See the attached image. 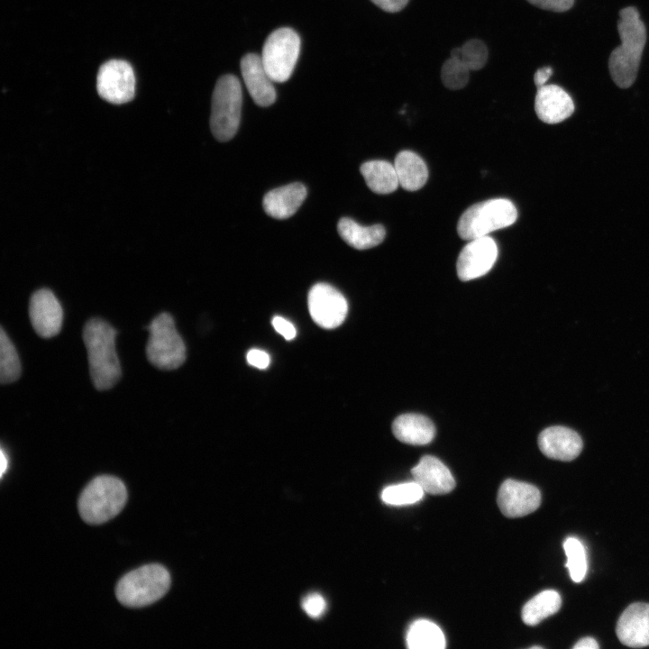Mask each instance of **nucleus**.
Instances as JSON below:
<instances>
[{
	"label": "nucleus",
	"mask_w": 649,
	"mask_h": 649,
	"mask_svg": "<svg viewBox=\"0 0 649 649\" xmlns=\"http://www.w3.org/2000/svg\"><path fill=\"white\" fill-rule=\"evenodd\" d=\"M617 31L621 43L609 55L608 70L618 87L628 88L636 79L647 40L646 27L636 7L620 10Z\"/></svg>",
	"instance_id": "1"
},
{
	"label": "nucleus",
	"mask_w": 649,
	"mask_h": 649,
	"mask_svg": "<svg viewBox=\"0 0 649 649\" xmlns=\"http://www.w3.org/2000/svg\"><path fill=\"white\" fill-rule=\"evenodd\" d=\"M115 335L116 331L100 318L90 319L83 330L91 379L98 390L109 389L121 377Z\"/></svg>",
	"instance_id": "2"
},
{
	"label": "nucleus",
	"mask_w": 649,
	"mask_h": 649,
	"mask_svg": "<svg viewBox=\"0 0 649 649\" xmlns=\"http://www.w3.org/2000/svg\"><path fill=\"white\" fill-rule=\"evenodd\" d=\"M127 501V489L118 478L102 475L92 480L81 492L78 507L82 519L100 525L117 516Z\"/></svg>",
	"instance_id": "3"
},
{
	"label": "nucleus",
	"mask_w": 649,
	"mask_h": 649,
	"mask_svg": "<svg viewBox=\"0 0 649 649\" xmlns=\"http://www.w3.org/2000/svg\"><path fill=\"white\" fill-rule=\"evenodd\" d=\"M170 587V575L160 564H147L125 574L118 581L115 595L128 608L149 606L161 599Z\"/></svg>",
	"instance_id": "4"
},
{
	"label": "nucleus",
	"mask_w": 649,
	"mask_h": 649,
	"mask_svg": "<svg viewBox=\"0 0 649 649\" xmlns=\"http://www.w3.org/2000/svg\"><path fill=\"white\" fill-rule=\"evenodd\" d=\"M517 218L515 205L506 198L489 199L469 207L457 224L459 236L472 240L513 224Z\"/></svg>",
	"instance_id": "5"
},
{
	"label": "nucleus",
	"mask_w": 649,
	"mask_h": 649,
	"mask_svg": "<svg viewBox=\"0 0 649 649\" xmlns=\"http://www.w3.org/2000/svg\"><path fill=\"white\" fill-rule=\"evenodd\" d=\"M242 103L239 79L231 74L217 80L212 96L210 126L215 139L231 140L237 133Z\"/></svg>",
	"instance_id": "6"
},
{
	"label": "nucleus",
	"mask_w": 649,
	"mask_h": 649,
	"mask_svg": "<svg viewBox=\"0 0 649 649\" xmlns=\"http://www.w3.org/2000/svg\"><path fill=\"white\" fill-rule=\"evenodd\" d=\"M146 346L149 361L161 370H175L186 360V346L178 334L172 316L168 313L157 315L148 326Z\"/></svg>",
	"instance_id": "7"
},
{
	"label": "nucleus",
	"mask_w": 649,
	"mask_h": 649,
	"mask_svg": "<svg viewBox=\"0 0 649 649\" xmlns=\"http://www.w3.org/2000/svg\"><path fill=\"white\" fill-rule=\"evenodd\" d=\"M299 51L300 38L291 28H279L268 36L261 58L273 82H285L290 78Z\"/></svg>",
	"instance_id": "8"
},
{
	"label": "nucleus",
	"mask_w": 649,
	"mask_h": 649,
	"mask_svg": "<svg viewBox=\"0 0 649 649\" xmlns=\"http://www.w3.org/2000/svg\"><path fill=\"white\" fill-rule=\"evenodd\" d=\"M488 57L487 46L478 39L469 40L462 46L453 49L441 69L443 84L452 90L463 88L469 82L470 71L482 69Z\"/></svg>",
	"instance_id": "9"
},
{
	"label": "nucleus",
	"mask_w": 649,
	"mask_h": 649,
	"mask_svg": "<svg viewBox=\"0 0 649 649\" xmlns=\"http://www.w3.org/2000/svg\"><path fill=\"white\" fill-rule=\"evenodd\" d=\"M96 89L105 101L120 105L131 101L135 93V77L125 60L111 59L101 65L96 78Z\"/></svg>",
	"instance_id": "10"
},
{
	"label": "nucleus",
	"mask_w": 649,
	"mask_h": 649,
	"mask_svg": "<svg viewBox=\"0 0 649 649\" xmlns=\"http://www.w3.org/2000/svg\"><path fill=\"white\" fill-rule=\"evenodd\" d=\"M307 305L313 321L324 329L341 325L348 313L343 295L326 283H317L310 288Z\"/></svg>",
	"instance_id": "11"
},
{
	"label": "nucleus",
	"mask_w": 649,
	"mask_h": 649,
	"mask_svg": "<svg viewBox=\"0 0 649 649\" xmlns=\"http://www.w3.org/2000/svg\"><path fill=\"white\" fill-rule=\"evenodd\" d=\"M498 245L489 236L470 240L461 251L456 270L462 281L478 279L488 273L498 258Z\"/></svg>",
	"instance_id": "12"
},
{
	"label": "nucleus",
	"mask_w": 649,
	"mask_h": 649,
	"mask_svg": "<svg viewBox=\"0 0 649 649\" xmlns=\"http://www.w3.org/2000/svg\"><path fill=\"white\" fill-rule=\"evenodd\" d=\"M497 502L500 511L507 517H520L539 507L541 493L532 484L507 479L498 489Z\"/></svg>",
	"instance_id": "13"
},
{
	"label": "nucleus",
	"mask_w": 649,
	"mask_h": 649,
	"mask_svg": "<svg viewBox=\"0 0 649 649\" xmlns=\"http://www.w3.org/2000/svg\"><path fill=\"white\" fill-rule=\"evenodd\" d=\"M29 315L32 327L40 336L50 338L59 333L63 311L50 290L41 288L33 293L30 300Z\"/></svg>",
	"instance_id": "14"
},
{
	"label": "nucleus",
	"mask_w": 649,
	"mask_h": 649,
	"mask_svg": "<svg viewBox=\"0 0 649 649\" xmlns=\"http://www.w3.org/2000/svg\"><path fill=\"white\" fill-rule=\"evenodd\" d=\"M619 641L629 647L649 645V604L635 602L629 605L617 623Z\"/></svg>",
	"instance_id": "15"
},
{
	"label": "nucleus",
	"mask_w": 649,
	"mask_h": 649,
	"mask_svg": "<svg viewBox=\"0 0 649 649\" xmlns=\"http://www.w3.org/2000/svg\"><path fill=\"white\" fill-rule=\"evenodd\" d=\"M535 111L538 118L549 124L558 123L569 118L574 112L571 96L557 85L537 87Z\"/></svg>",
	"instance_id": "16"
},
{
	"label": "nucleus",
	"mask_w": 649,
	"mask_h": 649,
	"mask_svg": "<svg viewBox=\"0 0 649 649\" xmlns=\"http://www.w3.org/2000/svg\"><path fill=\"white\" fill-rule=\"evenodd\" d=\"M538 446L548 458L570 462L580 453L583 443L575 431L564 426H551L540 433Z\"/></svg>",
	"instance_id": "17"
},
{
	"label": "nucleus",
	"mask_w": 649,
	"mask_h": 649,
	"mask_svg": "<svg viewBox=\"0 0 649 649\" xmlns=\"http://www.w3.org/2000/svg\"><path fill=\"white\" fill-rule=\"evenodd\" d=\"M240 66L243 81L253 101L260 106L272 105L276 100V90L261 58L255 53H248L242 58Z\"/></svg>",
	"instance_id": "18"
},
{
	"label": "nucleus",
	"mask_w": 649,
	"mask_h": 649,
	"mask_svg": "<svg viewBox=\"0 0 649 649\" xmlns=\"http://www.w3.org/2000/svg\"><path fill=\"white\" fill-rule=\"evenodd\" d=\"M414 480L426 493L442 495L451 492L455 480L450 470L436 457L423 456L411 469Z\"/></svg>",
	"instance_id": "19"
},
{
	"label": "nucleus",
	"mask_w": 649,
	"mask_h": 649,
	"mask_svg": "<svg viewBox=\"0 0 649 649\" xmlns=\"http://www.w3.org/2000/svg\"><path fill=\"white\" fill-rule=\"evenodd\" d=\"M306 197V188L301 183H292L268 192L262 201L264 211L276 219L292 216Z\"/></svg>",
	"instance_id": "20"
},
{
	"label": "nucleus",
	"mask_w": 649,
	"mask_h": 649,
	"mask_svg": "<svg viewBox=\"0 0 649 649\" xmlns=\"http://www.w3.org/2000/svg\"><path fill=\"white\" fill-rule=\"evenodd\" d=\"M395 437L412 445H425L432 442L435 434L433 422L419 414H403L392 424Z\"/></svg>",
	"instance_id": "21"
},
{
	"label": "nucleus",
	"mask_w": 649,
	"mask_h": 649,
	"mask_svg": "<svg viewBox=\"0 0 649 649\" xmlns=\"http://www.w3.org/2000/svg\"><path fill=\"white\" fill-rule=\"evenodd\" d=\"M337 229L342 239L357 250L375 247L384 240L386 235L385 228L381 224L362 226L348 217L340 219Z\"/></svg>",
	"instance_id": "22"
},
{
	"label": "nucleus",
	"mask_w": 649,
	"mask_h": 649,
	"mask_svg": "<svg viewBox=\"0 0 649 649\" xmlns=\"http://www.w3.org/2000/svg\"><path fill=\"white\" fill-rule=\"evenodd\" d=\"M394 167L399 185L407 191L420 189L428 178L425 161L415 152L402 151L396 156Z\"/></svg>",
	"instance_id": "23"
},
{
	"label": "nucleus",
	"mask_w": 649,
	"mask_h": 649,
	"mask_svg": "<svg viewBox=\"0 0 649 649\" xmlns=\"http://www.w3.org/2000/svg\"><path fill=\"white\" fill-rule=\"evenodd\" d=\"M360 170L368 187L374 193L388 194L399 185L394 165L386 160L367 161L361 166Z\"/></svg>",
	"instance_id": "24"
},
{
	"label": "nucleus",
	"mask_w": 649,
	"mask_h": 649,
	"mask_svg": "<svg viewBox=\"0 0 649 649\" xmlns=\"http://www.w3.org/2000/svg\"><path fill=\"white\" fill-rule=\"evenodd\" d=\"M561 606L562 598L556 590H544L525 604L521 613L522 620L528 626H536L555 614Z\"/></svg>",
	"instance_id": "25"
},
{
	"label": "nucleus",
	"mask_w": 649,
	"mask_h": 649,
	"mask_svg": "<svg viewBox=\"0 0 649 649\" xmlns=\"http://www.w3.org/2000/svg\"><path fill=\"white\" fill-rule=\"evenodd\" d=\"M407 644L410 649H443L445 638L437 625L426 619H419L409 626Z\"/></svg>",
	"instance_id": "26"
},
{
	"label": "nucleus",
	"mask_w": 649,
	"mask_h": 649,
	"mask_svg": "<svg viewBox=\"0 0 649 649\" xmlns=\"http://www.w3.org/2000/svg\"><path fill=\"white\" fill-rule=\"evenodd\" d=\"M21 375V363L17 352L5 333L0 332V380L3 384L15 381Z\"/></svg>",
	"instance_id": "27"
},
{
	"label": "nucleus",
	"mask_w": 649,
	"mask_h": 649,
	"mask_svg": "<svg viewBox=\"0 0 649 649\" xmlns=\"http://www.w3.org/2000/svg\"><path fill=\"white\" fill-rule=\"evenodd\" d=\"M424 493L423 489L413 480L385 488L381 492V499L391 506L411 505L421 500Z\"/></svg>",
	"instance_id": "28"
},
{
	"label": "nucleus",
	"mask_w": 649,
	"mask_h": 649,
	"mask_svg": "<svg viewBox=\"0 0 649 649\" xmlns=\"http://www.w3.org/2000/svg\"><path fill=\"white\" fill-rule=\"evenodd\" d=\"M563 549L567 556L565 567L569 569L571 579L574 582L582 581L587 572V559L583 544L575 537H568L563 543Z\"/></svg>",
	"instance_id": "29"
},
{
	"label": "nucleus",
	"mask_w": 649,
	"mask_h": 649,
	"mask_svg": "<svg viewBox=\"0 0 649 649\" xmlns=\"http://www.w3.org/2000/svg\"><path fill=\"white\" fill-rule=\"evenodd\" d=\"M303 610L312 618L321 617L327 608L324 598L316 592L309 593L302 599Z\"/></svg>",
	"instance_id": "30"
},
{
	"label": "nucleus",
	"mask_w": 649,
	"mask_h": 649,
	"mask_svg": "<svg viewBox=\"0 0 649 649\" xmlns=\"http://www.w3.org/2000/svg\"><path fill=\"white\" fill-rule=\"evenodd\" d=\"M531 5L541 8L543 10L562 13L570 10L573 5L574 0H526Z\"/></svg>",
	"instance_id": "31"
},
{
	"label": "nucleus",
	"mask_w": 649,
	"mask_h": 649,
	"mask_svg": "<svg viewBox=\"0 0 649 649\" xmlns=\"http://www.w3.org/2000/svg\"><path fill=\"white\" fill-rule=\"evenodd\" d=\"M271 324L276 332L288 341L294 339L297 335V329L294 324L280 315H275L271 320Z\"/></svg>",
	"instance_id": "32"
},
{
	"label": "nucleus",
	"mask_w": 649,
	"mask_h": 649,
	"mask_svg": "<svg viewBox=\"0 0 649 649\" xmlns=\"http://www.w3.org/2000/svg\"><path fill=\"white\" fill-rule=\"evenodd\" d=\"M247 362L257 369L264 370L270 363V357L268 352L261 349H251L246 355Z\"/></svg>",
	"instance_id": "33"
},
{
	"label": "nucleus",
	"mask_w": 649,
	"mask_h": 649,
	"mask_svg": "<svg viewBox=\"0 0 649 649\" xmlns=\"http://www.w3.org/2000/svg\"><path fill=\"white\" fill-rule=\"evenodd\" d=\"M378 7L388 13H397L403 10L409 0H370Z\"/></svg>",
	"instance_id": "34"
},
{
	"label": "nucleus",
	"mask_w": 649,
	"mask_h": 649,
	"mask_svg": "<svg viewBox=\"0 0 649 649\" xmlns=\"http://www.w3.org/2000/svg\"><path fill=\"white\" fill-rule=\"evenodd\" d=\"M553 74L551 67H543L538 69L534 75V82L537 87H540L547 82Z\"/></svg>",
	"instance_id": "35"
},
{
	"label": "nucleus",
	"mask_w": 649,
	"mask_h": 649,
	"mask_svg": "<svg viewBox=\"0 0 649 649\" xmlns=\"http://www.w3.org/2000/svg\"><path fill=\"white\" fill-rule=\"evenodd\" d=\"M599 645L597 641L590 636L580 639L574 645L573 649H598Z\"/></svg>",
	"instance_id": "36"
},
{
	"label": "nucleus",
	"mask_w": 649,
	"mask_h": 649,
	"mask_svg": "<svg viewBox=\"0 0 649 649\" xmlns=\"http://www.w3.org/2000/svg\"><path fill=\"white\" fill-rule=\"evenodd\" d=\"M8 466V460L3 449H1V477H3L5 471Z\"/></svg>",
	"instance_id": "37"
},
{
	"label": "nucleus",
	"mask_w": 649,
	"mask_h": 649,
	"mask_svg": "<svg viewBox=\"0 0 649 649\" xmlns=\"http://www.w3.org/2000/svg\"><path fill=\"white\" fill-rule=\"evenodd\" d=\"M531 648H532V649H535V648H539V649H540V648H542V647H541V646H532Z\"/></svg>",
	"instance_id": "38"
}]
</instances>
